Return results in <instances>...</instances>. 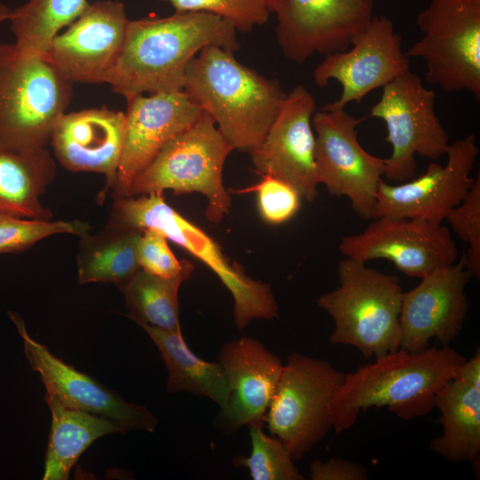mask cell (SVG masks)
<instances>
[{
  "mask_svg": "<svg viewBox=\"0 0 480 480\" xmlns=\"http://www.w3.org/2000/svg\"><path fill=\"white\" fill-rule=\"evenodd\" d=\"M234 52L236 30L204 12L129 20L124 44L107 84L126 100L138 95L181 91L192 60L206 46Z\"/></svg>",
  "mask_w": 480,
  "mask_h": 480,
  "instance_id": "cell-1",
  "label": "cell"
},
{
  "mask_svg": "<svg viewBox=\"0 0 480 480\" xmlns=\"http://www.w3.org/2000/svg\"><path fill=\"white\" fill-rule=\"evenodd\" d=\"M466 357L449 346L411 352L397 349L345 375L329 412L336 434L349 429L360 412L388 407L403 420L429 413L437 391L456 377Z\"/></svg>",
  "mask_w": 480,
  "mask_h": 480,
  "instance_id": "cell-2",
  "label": "cell"
},
{
  "mask_svg": "<svg viewBox=\"0 0 480 480\" xmlns=\"http://www.w3.org/2000/svg\"><path fill=\"white\" fill-rule=\"evenodd\" d=\"M216 45L190 62L183 90L214 121L234 149L251 152L264 140L286 98L279 82L240 63Z\"/></svg>",
  "mask_w": 480,
  "mask_h": 480,
  "instance_id": "cell-3",
  "label": "cell"
},
{
  "mask_svg": "<svg viewBox=\"0 0 480 480\" xmlns=\"http://www.w3.org/2000/svg\"><path fill=\"white\" fill-rule=\"evenodd\" d=\"M108 222L157 231L200 260L231 293L234 321L239 330L254 319L277 317L278 306L270 285L252 279L241 265L230 261L212 237L165 202L163 193L114 198Z\"/></svg>",
  "mask_w": 480,
  "mask_h": 480,
  "instance_id": "cell-4",
  "label": "cell"
},
{
  "mask_svg": "<svg viewBox=\"0 0 480 480\" xmlns=\"http://www.w3.org/2000/svg\"><path fill=\"white\" fill-rule=\"evenodd\" d=\"M340 285L316 299L331 316L333 344L357 348L365 358L399 349L403 289L397 276L345 258L338 264Z\"/></svg>",
  "mask_w": 480,
  "mask_h": 480,
  "instance_id": "cell-5",
  "label": "cell"
},
{
  "mask_svg": "<svg viewBox=\"0 0 480 480\" xmlns=\"http://www.w3.org/2000/svg\"><path fill=\"white\" fill-rule=\"evenodd\" d=\"M72 84L41 56L0 44V142L14 149L46 148L66 112Z\"/></svg>",
  "mask_w": 480,
  "mask_h": 480,
  "instance_id": "cell-6",
  "label": "cell"
},
{
  "mask_svg": "<svg viewBox=\"0 0 480 480\" xmlns=\"http://www.w3.org/2000/svg\"><path fill=\"white\" fill-rule=\"evenodd\" d=\"M232 150L213 119L203 111L195 124L172 139L136 176L128 196L164 190L201 193L207 198L206 218L219 223L231 206L222 171Z\"/></svg>",
  "mask_w": 480,
  "mask_h": 480,
  "instance_id": "cell-7",
  "label": "cell"
},
{
  "mask_svg": "<svg viewBox=\"0 0 480 480\" xmlns=\"http://www.w3.org/2000/svg\"><path fill=\"white\" fill-rule=\"evenodd\" d=\"M344 379L325 360L300 353L288 356L264 423L286 445L294 462L332 428L329 406Z\"/></svg>",
  "mask_w": 480,
  "mask_h": 480,
  "instance_id": "cell-8",
  "label": "cell"
},
{
  "mask_svg": "<svg viewBox=\"0 0 480 480\" xmlns=\"http://www.w3.org/2000/svg\"><path fill=\"white\" fill-rule=\"evenodd\" d=\"M416 21L423 36L404 53L424 60L426 81L479 100L480 0H430Z\"/></svg>",
  "mask_w": 480,
  "mask_h": 480,
  "instance_id": "cell-9",
  "label": "cell"
},
{
  "mask_svg": "<svg viewBox=\"0 0 480 480\" xmlns=\"http://www.w3.org/2000/svg\"><path fill=\"white\" fill-rule=\"evenodd\" d=\"M436 97L410 70L382 87L370 116L381 119L387 126L386 141L392 147L386 158L387 180L401 183L412 179L415 155L431 160L445 156L449 135L436 116Z\"/></svg>",
  "mask_w": 480,
  "mask_h": 480,
  "instance_id": "cell-10",
  "label": "cell"
},
{
  "mask_svg": "<svg viewBox=\"0 0 480 480\" xmlns=\"http://www.w3.org/2000/svg\"><path fill=\"white\" fill-rule=\"evenodd\" d=\"M360 121L345 108L324 106L314 113L315 162L319 184L332 196L348 197L361 218L373 220L386 158L373 156L361 146L356 131Z\"/></svg>",
  "mask_w": 480,
  "mask_h": 480,
  "instance_id": "cell-11",
  "label": "cell"
},
{
  "mask_svg": "<svg viewBox=\"0 0 480 480\" xmlns=\"http://www.w3.org/2000/svg\"><path fill=\"white\" fill-rule=\"evenodd\" d=\"M375 0H268L285 58L304 63L315 53L347 50L371 22Z\"/></svg>",
  "mask_w": 480,
  "mask_h": 480,
  "instance_id": "cell-12",
  "label": "cell"
},
{
  "mask_svg": "<svg viewBox=\"0 0 480 480\" xmlns=\"http://www.w3.org/2000/svg\"><path fill=\"white\" fill-rule=\"evenodd\" d=\"M345 258L364 263L384 259L410 277L421 278L457 260L459 250L448 228L420 219L378 217L339 244Z\"/></svg>",
  "mask_w": 480,
  "mask_h": 480,
  "instance_id": "cell-13",
  "label": "cell"
},
{
  "mask_svg": "<svg viewBox=\"0 0 480 480\" xmlns=\"http://www.w3.org/2000/svg\"><path fill=\"white\" fill-rule=\"evenodd\" d=\"M128 22L122 2L89 4L67 30L53 37L42 57L71 84H107L121 52Z\"/></svg>",
  "mask_w": 480,
  "mask_h": 480,
  "instance_id": "cell-14",
  "label": "cell"
},
{
  "mask_svg": "<svg viewBox=\"0 0 480 480\" xmlns=\"http://www.w3.org/2000/svg\"><path fill=\"white\" fill-rule=\"evenodd\" d=\"M401 44L392 21L385 15L373 16L347 50L325 54L313 72L315 84L324 87L334 79L342 91L337 100L324 107L345 108L351 102L359 104L372 91L409 71V58Z\"/></svg>",
  "mask_w": 480,
  "mask_h": 480,
  "instance_id": "cell-15",
  "label": "cell"
},
{
  "mask_svg": "<svg viewBox=\"0 0 480 480\" xmlns=\"http://www.w3.org/2000/svg\"><path fill=\"white\" fill-rule=\"evenodd\" d=\"M479 148L469 134L449 144L445 165L432 162L420 177L396 185L380 181L374 219H420L442 223L463 200L475 178L470 176Z\"/></svg>",
  "mask_w": 480,
  "mask_h": 480,
  "instance_id": "cell-16",
  "label": "cell"
},
{
  "mask_svg": "<svg viewBox=\"0 0 480 480\" xmlns=\"http://www.w3.org/2000/svg\"><path fill=\"white\" fill-rule=\"evenodd\" d=\"M203 111L184 90L128 100L123 153L110 188L113 197L128 196L136 176Z\"/></svg>",
  "mask_w": 480,
  "mask_h": 480,
  "instance_id": "cell-17",
  "label": "cell"
},
{
  "mask_svg": "<svg viewBox=\"0 0 480 480\" xmlns=\"http://www.w3.org/2000/svg\"><path fill=\"white\" fill-rule=\"evenodd\" d=\"M473 276L460 260L435 269L420 283L403 292L399 324V348L417 352L435 338L449 346L460 333L469 308L466 286Z\"/></svg>",
  "mask_w": 480,
  "mask_h": 480,
  "instance_id": "cell-18",
  "label": "cell"
},
{
  "mask_svg": "<svg viewBox=\"0 0 480 480\" xmlns=\"http://www.w3.org/2000/svg\"><path fill=\"white\" fill-rule=\"evenodd\" d=\"M315 110L313 94L301 84L295 86L262 142L250 152L257 174L287 182L308 202L316 198L319 185L312 129Z\"/></svg>",
  "mask_w": 480,
  "mask_h": 480,
  "instance_id": "cell-19",
  "label": "cell"
},
{
  "mask_svg": "<svg viewBox=\"0 0 480 480\" xmlns=\"http://www.w3.org/2000/svg\"><path fill=\"white\" fill-rule=\"evenodd\" d=\"M9 316L22 338L28 364L32 371L39 373L46 394L67 407L102 416L126 430H156L157 420L145 406L125 401L114 390L66 364L29 336L19 314L9 312Z\"/></svg>",
  "mask_w": 480,
  "mask_h": 480,
  "instance_id": "cell-20",
  "label": "cell"
},
{
  "mask_svg": "<svg viewBox=\"0 0 480 480\" xmlns=\"http://www.w3.org/2000/svg\"><path fill=\"white\" fill-rule=\"evenodd\" d=\"M229 396L216 418L227 433L243 426H262L279 381L284 364L259 340L243 336L228 341L219 352Z\"/></svg>",
  "mask_w": 480,
  "mask_h": 480,
  "instance_id": "cell-21",
  "label": "cell"
},
{
  "mask_svg": "<svg viewBox=\"0 0 480 480\" xmlns=\"http://www.w3.org/2000/svg\"><path fill=\"white\" fill-rule=\"evenodd\" d=\"M124 123V112L105 107L64 112L50 140L55 157L68 171L104 174V196L114 183L121 160Z\"/></svg>",
  "mask_w": 480,
  "mask_h": 480,
  "instance_id": "cell-22",
  "label": "cell"
},
{
  "mask_svg": "<svg viewBox=\"0 0 480 480\" xmlns=\"http://www.w3.org/2000/svg\"><path fill=\"white\" fill-rule=\"evenodd\" d=\"M55 175V163L46 148L14 149L0 142V212L52 220L40 197Z\"/></svg>",
  "mask_w": 480,
  "mask_h": 480,
  "instance_id": "cell-23",
  "label": "cell"
},
{
  "mask_svg": "<svg viewBox=\"0 0 480 480\" xmlns=\"http://www.w3.org/2000/svg\"><path fill=\"white\" fill-rule=\"evenodd\" d=\"M443 434L429 449L452 463H474L480 452V385L455 377L435 396Z\"/></svg>",
  "mask_w": 480,
  "mask_h": 480,
  "instance_id": "cell-24",
  "label": "cell"
},
{
  "mask_svg": "<svg viewBox=\"0 0 480 480\" xmlns=\"http://www.w3.org/2000/svg\"><path fill=\"white\" fill-rule=\"evenodd\" d=\"M52 425L45 454L44 480H67L82 453L98 438L127 430L100 415L63 405L46 394Z\"/></svg>",
  "mask_w": 480,
  "mask_h": 480,
  "instance_id": "cell-25",
  "label": "cell"
},
{
  "mask_svg": "<svg viewBox=\"0 0 480 480\" xmlns=\"http://www.w3.org/2000/svg\"><path fill=\"white\" fill-rule=\"evenodd\" d=\"M156 346L167 369V391L206 396L223 409L228 403V380L220 364L203 360L187 345L182 332L138 324Z\"/></svg>",
  "mask_w": 480,
  "mask_h": 480,
  "instance_id": "cell-26",
  "label": "cell"
},
{
  "mask_svg": "<svg viewBox=\"0 0 480 480\" xmlns=\"http://www.w3.org/2000/svg\"><path fill=\"white\" fill-rule=\"evenodd\" d=\"M142 232L107 222L98 233L80 236L79 284L102 282L116 286L129 280L140 269L137 246Z\"/></svg>",
  "mask_w": 480,
  "mask_h": 480,
  "instance_id": "cell-27",
  "label": "cell"
},
{
  "mask_svg": "<svg viewBox=\"0 0 480 480\" xmlns=\"http://www.w3.org/2000/svg\"><path fill=\"white\" fill-rule=\"evenodd\" d=\"M192 271L165 278L140 268L129 280L116 285L124 294L128 316L137 324L180 332L178 293Z\"/></svg>",
  "mask_w": 480,
  "mask_h": 480,
  "instance_id": "cell-28",
  "label": "cell"
},
{
  "mask_svg": "<svg viewBox=\"0 0 480 480\" xmlns=\"http://www.w3.org/2000/svg\"><path fill=\"white\" fill-rule=\"evenodd\" d=\"M88 4L87 0H29L11 10L8 20L15 44L27 54L42 57L53 37Z\"/></svg>",
  "mask_w": 480,
  "mask_h": 480,
  "instance_id": "cell-29",
  "label": "cell"
},
{
  "mask_svg": "<svg viewBox=\"0 0 480 480\" xmlns=\"http://www.w3.org/2000/svg\"><path fill=\"white\" fill-rule=\"evenodd\" d=\"M249 427L252 451L249 457L234 460L237 467L249 470L253 480H302L286 445L276 436L267 435L262 426Z\"/></svg>",
  "mask_w": 480,
  "mask_h": 480,
  "instance_id": "cell-30",
  "label": "cell"
},
{
  "mask_svg": "<svg viewBox=\"0 0 480 480\" xmlns=\"http://www.w3.org/2000/svg\"><path fill=\"white\" fill-rule=\"evenodd\" d=\"M91 227L80 220H43L0 212V254L23 252L57 234L82 236Z\"/></svg>",
  "mask_w": 480,
  "mask_h": 480,
  "instance_id": "cell-31",
  "label": "cell"
},
{
  "mask_svg": "<svg viewBox=\"0 0 480 480\" xmlns=\"http://www.w3.org/2000/svg\"><path fill=\"white\" fill-rule=\"evenodd\" d=\"M176 12H204L228 20L236 31L251 32L269 19L268 0H164Z\"/></svg>",
  "mask_w": 480,
  "mask_h": 480,
  "instance_id": "cell-32",
  "label": "cell"
},
{
  "mask_svg": "<svg viewBox=\"0 0 480 480\" xmlns=\"http://www.w3.org/2000/svg\"><path fill=\"white\" fill-rule=\"evenodd\" d=\"M445 220L458 237L468 244L465 267L473 276L480 278V173L463 198L447 214Z\"/></svg>",
  "mask_w": 480,
  "mask_h": 480,
  "instance_id": "cell-33",
  "label": "cell"
},
{
  "mask_svg": "<svg viewBox=\"0 0 480 480\" xmlns=\"http://www.w3.org/2000/svg\"><path fill=\"white\" fill-rule=\"evenodd\" d=\"M256 185L228 191L229 193H256L258 208L264 221L280 225L292 219L300 207L301 196L287 182L268 176H260Z\"/></svg>",
  "mask_w": 480,
  "mask_h": 480,
  "instance_id": "cell-34",
  "label": "cell"
},
{
  "mask_svg": "<svg viewBox=\"0 0 480 480\" xmlns=\"http://www.w3.org/2000/svg\"><path fill=\"white\" fill-rule=\"evenodd\" d=\"M167 238L157 231L143 230L137 246V260L141 269L155 276L171 278L193 270L194 265L179 260L170 249Z\"/></svg>",
  "mask_w": 480,
  "mask_h": 480,
  "instance_id": "cell-35",
  "label": "cell"
},
{
  "mask_svg": "<svg viewBox=\"0 0 480 480\" xmlns=\"http://www.w3.org/2000/svg\"><path fill=\"white\" fill-rule=\"evenodd\" d=\"M309 476L312 480H365L368 474L358 463L331 458L326 461L313 460L309 466Z\"/></svg>",
  "mask_w": 480,
  "mask_h": 480,
  "instance_id": "cell-36",
  "label": "cell"
},
{
  "mask_svg": "<svg viewBox=\"0 0 480 480\" xmlns=\"http://www.w3.org/2000/svg\"><path fill=\"white\" fill-rule=\"evenodd\" d=\"M10 12L11 9L5 4L0 3V25L5 20H8Z\"/></svg>",
  "mask_w": 480,
  "mask_h": 480,
  "instance_id": "cell-37",
  "label": "cell"
}]
</instances>
